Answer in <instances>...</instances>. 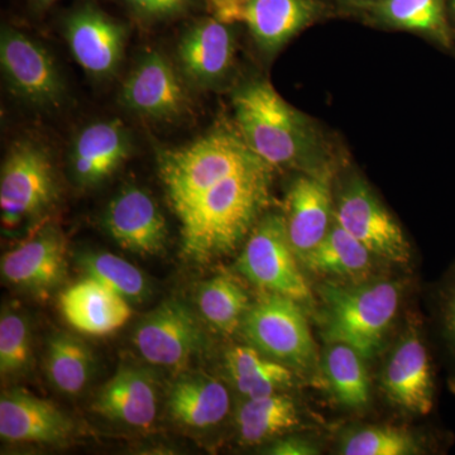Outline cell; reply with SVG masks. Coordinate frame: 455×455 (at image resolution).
Returning <instances> with one entry per match:
<instances>
[{"instance_id": "cell-28", "label": "cell", "mask_w": 455, "mask_h": 455, "mask_svg": "<svg viewBox=\"0 0 455 455\" xmlns=\"http://www.w3.org/2000/svg\"><path fill=\"white\" fill-rule=\"evenodd\" d=\"M197 305L209 324L223 333L232 334L250 310V298L235 278L220 275L202 284Z\"/></svg>"}, {"instance_id": "cell-8", "label": "cell", "mask_w": 455, "mask_h": 455, "mask_svg": "<svg viewBox=\"0 0 455 455\" xmlns=\"http://www.w3.org/2000/svg\"><path fill=\"white\" fill-rule=\"evenodd\" d=\"M283 212H266L248 235L238 269L256 286L298 302L310 301L309 284L296 262Z\"/></svg>"}, {"instance_id": "cell-16", "label": "cell", "mask_w": 455, "mask_h": 455, "mask_svg": "<svg viewBox=\"0 0 455 455\" xmlns=\"http://www.w3.org/2000/svg\"><path fill=\"white\" fill-rule=\"evenodd\" d=\"M331 176L300 173L287 191L283 214L290 244L300 260L325 238L333 224Z\"/></svg>"}, {"instance_id": "cell-9", "label": "cell", "mask_w": 455, "mask_h": 455, "mask_svg": "<svg viewBox=\"0 0 455 455\" xmlns=\"http://www.w3.org/2000/svg\"><path fill=\"white\" fill-rule=\"evenodd\" d=\"M334 220L373 256L397 265L411 259L403 228L358 173H347L338 187Z\"/></svg>"}, {"instance_id": "cell-5", "label": "cell", "mask_w": 455, "mask_h": 455, "mask_svg": "<svg viewBox=\"0 0 455 455\" xmlns=\"http://www.w3.org/2000/svg\"><path fill=\"white\" fill-rule=\"evenodd\" d=\"M205 11L227 25L243 26L266 59L333 13L323 0H206Z\"/></svg>"}, {"instance_id": "cell-23", "label": "cell", "mask_w": 455, "mask_h": 455, "mask_svg": "<svg viewBox=\"0 0 455 455\" xmlns=\"http://www.w3.org/2000/svg\"><path fill=\"white\" fill-rule=\"evenodd\" d=\"M229 407L226 386L211 377L185 376L171 387L170 414L185 427L196 429L214 427L223 421Z\"/></svg>"}, {"instance_id": "cell-2", "label": "cell", "mask_w": 455, "mask_h": 455, "mask_svg": "<svg viewBox=\"0 0 455 455\" xmlns=\"http://www.w3.org/2000/svg\"><path fill=\"white\" fill-rule=\"evenodd\" d=\"M233 119L248 147L274 169L333 175L331 143L268 80L250 77L232 92Z\"/></svg>"}, {"instance_id": "cell-27", "label": "cell", "mask_w": 455, "mask_h": 455, "mask_svg": "<svg viewBox=\"0 0 455 455\" xmlns=\"http://www.w3.org/2000/svg\"><path fill=\"white\" fill-rule=\"evenodd\" d=\"M94 372L92 350L74 335H53L46 355V373L53 387L65 395H77Z\"/></svg>"}, {"instance_id": "cell-19", "label": "cell", "mask_w": 455, "mask_h": 455, "mask_svg": "<svg viewBox=\"0 0 455 455\" xmlns=\"http://www.w3.org/2000/svg\"><path fill=\"white\" fill-rule=\"evenodd\" d=\"M347 12L372 26L414 33L439 49L455 53L447 0H374Z\"/></svg>"}, {"instance_id": "cell-4", "label": "cell", "mask_w": 455, "mask_h": 455, "mask_svg": "<svg viewBox=\"0 0 455 455\" xmlns=\"http://www.w3.org/2000/svg\"><path fill=\"white\" fill-rule=\"evenodd\" d=\"M59 199V175L49 146L32 136L13 140L0 173L3 228L16 230L38 223Z\"/></svg>"}, {"instance_id": "cell-7", "label": "cell", "mask_w": 455, "mask_h": 455, "mask_svg": "<svg viewBox=\"0 0 455 455\" xmlns=\"http://www.w3.org/2000/svg\"><path fill=\"white\" fill-rule=\"evenodd\" d=\"M190 89L175 61L157 47H145L122 83L118 101L146 121L176 123L191 112Z\"/></svg>"}, {"instance_id": "cell-33", "label": "cell", "mask_w": 455, "mask_h": 455, "mask_svg": "<svg viewBox=\"0 0 455 455\" xmlns=\"http://www.w3.org/2000/svg\"><path fill=\"white\" fill-rule=\"evenodd\" d=\"M132 20L143 28L170 25L205 9L206 0H121Z\"/></svg>"}, {"instance_id": "cell-30", "label": "cell", "mask_w": 455, "mask_h": 455, "mask_svg": "<svg viewBox=\"0 0 455 455\" xmlns=\"http://www.w3.org/2000/svg\"><path fill=\"white\" fill-rule=\"evenodd\" d=\"M82 267L88 277L130 302H142L149 293L148 281L142 271L122 257L108 252L84 254Z\"/></svg>"}, {"instance_id": "cell-1", "label": "cell", "mask_w": 455, "mask_h": 455, "mask_svg": "<svg viewBox=\"0 0 455 455\" xmlns=\"http://www.w3.org/2000/svg\"><path fill=\"white\" fill-rule=\"evenodd\" d=\"M156 160L181 224L182 251L196 262L232 253L268 211L275 169L235 123H218L181 146L158 147Z\"/></svg>"}, {"instance_id": "cell-35", "label": "cell", "mask_w": 455, "mask_h": 455, "mask_svg": "<svg viewBox=\"0 0 455 455\" xmlns=\"http://www.w3.org/2000/svg\"><path fill=\"white\" fill-rule=\"evenodd\" d=\"M272 455H316L319 454V449L300 438H287L278 440L268 451Z\"/></svg>"}, {"instance_id": "cell-15", "label": "cell", "mask_w": 455, "mask_h": 455, "mask_svg": "<svg viewBox=\"0 0 455 455\" xmlns=\"http://www.w3.org/2000/svg\"><path fill=\"white\" fill-rule=\"evenodd\" d=\"M132 149L131 131L121 119H101L84 125L68 148V171L74 184L84 190L99 187L121 169Z\"/></svg>"}, {"instance_id": "cell-12", "label": "cell", "mask_w": 455, "mask_h": 455, "mask_svg": "<svg viewBox=\"0 0 455 455\" xmlns=\"http://www.w3.org/2000/svg\"><path fill=\"white\" fill-rule=\"evenodd\" d=\"M235 26L206 16L180 35L175 64L191 89L218 90L229 83L235 66Z\"/></svg>"}, {"instance_id": "cell-31", "label": "cell", "mask_w": 455, "mask_h": 455, "mask_svg": "<svg viewBox=\"0 0 455 455\" xmlns=\"http://www.w3.org/2000/svg\"><path fill=\"white\" fill-rule=\"evenodd\" d=\"M31 326L18 310H3L0 317V372L3 377L23 373L31 363Z\"/></svg>"}, {"instance_id": "cell-20", "label": "cell", "mask_w": 455, "mask_h": 455, "mask_svg": "<svg viewBox=\"0 0 455 455\" xmlns=\"http://www.w3.org/2000/svg\"><path fill=\"white\" fill-rule=\"evenodd\" d=\"M71 419L59 407L28 392L13 390L0 398V436L12 443L57 444L74 433Z\"/></svg>"}, {"instance_id": "cell-11", "label": "cell", "mask_w": 455, "mask_h": 455, "mask_svg": "<svg viewBox=\"0 0 455 455\" xmlns=\"http://www.w3.org/2000/svg\"><path fill=\"white\" fill-rule=\"evenodd\" d=\"M62 35L75 61L97 82L113 79L121 68L130 27L92 2L75 5L62 20Z\"/></svg>"}, {"instance_id": "cell-6", "label": "cell", "mask_w": 455, "mask_h": 455, "mask_svg": "<svg viewBox=\"0 0 455 455\" xmlns=\"http://www.w3.org/2000/svg\"><path fill=\"white\" fill-rule=\"evenodd\" d=\"M0 68L8 92L25 106L41 112H55L64 106V76L50 51L28 33L2 27Z\"/></svg>"}, {"instance_id": "cell-10", "label": "cell", "mask_w": 455, "mask_h": 455, "mask_svg": "<svg viewBox=\"0 0 455 455\" xmlns=\"http://www.w3.org/2000/svg\"><path fill=\"white\" fill-rule=\"evenodd\" d=\"M244 333L269 358L286 366L307 367L315 359V344L299 302L268 292L245 314Z\"/></svg>"}, {"instance_id": "cell-34", "label": "cell", "mask_w": 455, "mask_h": 455, "mask_svg": "<svg viewBox=\"0 0 455 455\" xmlns=\"http://www.w3.org/2000/svg\"><path fill=\"white\" fill-rule=\"evenodd\" d=\"M439 324L449 352L455 359V269L440 290Z\"/></svg>"}, {"instance_id": "cell-26", "label": "cell", "mask_w": 455, "mask_h": 455, "mask_svg": "<svg viewBox=\"0 0 455 455\" xmlns=\"http://www.w3.org/2000/svg\"><path fill=\"white\" fill-rule=\"evenodd\" d=\"M239 436L247 444H259L300 424L298 407L283 394L245 398L235 416Z\"/></svg>"}, {"instance_id": "cell-25", "label": "cell", "mask_w": 455, "mask_h": 455, "mask_svg": "<svg viewBox=\"0 0 455 455\" xmlns=\"http://www.w3.org/2000/svg\"><path fill=\"white\" fill-rule=\"evenodd\" d=\"M372 256L361 242L334 220L325 238L301 262L315 274L362 277L372 268Z\"/></svg>"}, {"instance_id": "cell-18", "label": "cell", "mask_w": 455, "mask_h": 455, "mask_svg": "<svg viewBox=\"0 0 455 455\" xmlns=\"http://www.w3.org/2000/svg\"><path fill=\"white\" fill-rule=\"evenodd\" d=\"M383 388L392 403L412 414L427 416L434 409L435 382L427 346L420 334L407 331L391 355Z\"/></svg>"}, {"instance_id": "cell-3", "label": "cell", "mask_w": 455, "mask_h": 455, "mask_svg": "<svg viewBox=\"0 0 455 455\" xmlns=\"http://www.w3.org/2000/svg\"><path fill=\"white\" fill-rule=\"evenodd\" d=\"M326 309L325 338L371 358L381 348L400 304L401 289L391 281L322 287Z\"/></svg>"}, {"instance_id": "cell-36", "label": "cell", "mask_w": 455, "mask_h": 455, "mask_svg": "<svg viewBox=\"0 0 455 455\" xmlns=\"http://www.w3.org/2000/svg\"><path fill=\"white\" fill-rule=\"evenodd\" d=\"M28 2L33 11L44 12L47 11L51 5L55 4L56 2H59V0H28Z\"/></svg>"}, {"instance_id": "cell-21", "label": "cell", "mask_w": 455, "mask_h": 455, "mask_svg": "<svg viewBox=\"0 0 455 455\" xmlns=\"http://www.w3.org/2000/svg\"><path fill=\"white\" fill-rule=\"evenodd\" d=\"M157 405L154 376L142 368L125 366L101 387L92 410L116 423L146 429L154 424Z\"/></svg>"}, {"instance_id": "cell-29", "label": "cell", "mask_w": 455, "mask_h": 455, "mask_svg": "<svg viewBox=\"0 0 455 455\" xmlns=\"http://www.w3.org/2000/svg\"><path fill=\"white\" fill-rule=\"evenodd\" d=\"M363 357L349 346L333 343L325 355V372L335 397L343 405L359 409L370 401V379Z\"/></svg>"}, {"instance_id": "cell-17", "label": "cell", "mask_w": 455, "mask_h": 455, "mask_svg": "<svg viewBox=\"0 0 455 455\" xmlns=\"http://www.w3.org/2000/svg\"><path fill=\"white\" fill-rule=\"evenodd\" d=\"M66 274V239L55 223L42 224L22 244L2 259L7 283L35 293L55 289Z\"/></svg>"}, {"instance_id": "cell-37", "label": "cell", "mask_w": 455, "mask_h": 455, "mask_svg": "<svg viewBox=\"0 0 455 455\" xmlns=\"http://www.w3.org/2000/svg\"><path fill=\"white\" fill-rule=\"evenodd\" d=\"M337 2L340 3V5L344 8V11H348L350 8L367 4V3H372L374 0H337Z\"/></svg>"}, {"instance_id": "cell-22", "label": "cell", "mask_w": 455, "mask_h": 455, "mask_svg": "<svg viewBox=\"0 0 455 455\" xmlns=\"http://www.w3.org/2000/svg\"><path fill=\"white\" fill-rule=\"evenodd\" d=\"M60 307L68 324L89 335L113 333L132 316L130 301L92 277L66 289Z\"/></svg>"}, {"instance_id": "cell-14", "label": "cell", "mask_w": 455, "mask_h": 455, "mask_svg": "<svg viewBox=\"0 0 455 455\" xmlns=\"http://www.w3.org/2000/svg\"><path fill=\"white\" fill-rule=\"evenodd\" d=\"M101 224L123 250L156 256L166 245L169 229L154 196L137 185H125L108 204Z\"/></svg>"}, {"instance_id": "cell-13", "label": "cell", "mask_w": 455, "mask_h": 455, "mask_svg": "<svg viewBox=\"0 0 455 455\" xmlns=\"http://www.w3.org/2000/svg\"><path fill=\"white\" fill-rule=\"evenodd\" d=\"M133 343L148 363L181 368L202 347L203 331L187 305L169 300L140 320Z\"/></svg>"}, {"instance_id": "cell-32", "label": "cell", "mask_w": 455, "mask_h": 455, "mask_svg": "<svg viewBox=\"0 0 455 455\" xmlns=\"http://www.w3.org/2000/svg\"><path fill=\"white\" fill-rule=\"evenodd\" d=\"M418 440L391 427H371L352 434L344 442L346 455H411L420 453Z\"/></svg>"}, {"instance_id": "cell-24", "label": "cell", "mask_w": 455, "mask_h": 455, "mask_svg": "<svg viewBox=\"0 0 455 455\" xmlns=\"http://www.w3.org/2000/svg\"><path fill=\"white\" fill-rule=\"evenodd\" d=\"M230 379L245 398L268 396L291 385L292 373L286 364L269 359L252 347H235L227 353Z\"/></svg>"}, {"instance_id": "cell-38", "label": "cell", "mask_w": 455, "mask_h": 455, "mask_svg": "<svg viewBox=\"0 0 455 455\" xmlns=\"http://www.w3.org/2000/svg\"><path fill=\"white\" fill-rule=\"evenodd\" d=\"M449 20H451V28H453L455 37V0H447Z\"/></svg>"}]
</instances>
